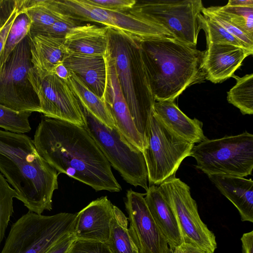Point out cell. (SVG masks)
<instances>
[{
	"label": "cell",
	"mask_w": 253,
	"mask_h": 253,
	"mask_svg": "<svg viewBox=\"0 0 253 253\" xmlns=\"http://www.w3.org/2000/svg\"><path fill=\"white\" fill-rule=\"evenodd\" d=\"M33 142L40 155L59 174L96 191L122 190L110 163L84 126L43 117Z\"/></svg>",
	"instance_id": "1"
},
{
	"label": "cell",
	"mask_w": 253,
	"mask_h": 253,
	"mask_svg": "<svg viewBox=\"0 0 253 253\" xmlns=\"http://www.w3.org/2000/svg\"><path fill=\"white\" fill-rule=\"evenodd\" d=\"M0 173L29 211L41 214L52 210L59 174L40 155L28 135L0 129Z\"/></svg>",
	"instance_id": "2"
},
{
	"label": "cell",
	"mask_w": 253,
	"mask_h": 253,
	"mask_svg": "<svg viewBox=\"0 0 253 253\" xmlns=\"http://www.w3.org/2000/svg\"><path fill=\"white\" fill-rule=\"evenodd\" d=\"M155 101H174L187 88L205 80V51L173 38H151L139 44Z\"/></svg>",
	"instance_id": "3"
},
{
	"label": "cell",
	"mask_w": 253,
	"mask_h": 253,
	"mask_svg": "<svg viewBox=\"0 0 253 253\" xmlns=\"http://www.w3.org/2000/svg\"><path fill=\"white\" fill-rule=\"evenodd\" d=\"M77 213L44 215L29 211L11 226L0 253H45L74 232Z\"/></svg>",
	"instance_id": "4"
},
{
	"label": "cell",
	"mask_w": 253,
	"mask_h": 253,
	"mask_svg": "<svg viewBox=\"0 0 253 253\" xmlns=\"http://www.w3.org/2000/svg\"><path fill=\"white\" fill-rule=\"evenodd\" d=\"M196 167L207 175L245 177L253 169V135L241 134L208 139L194 145L191 156Z\"/></svg>",
	"instance_id": "5"
},
{
	"label": "cell",
	"mask_w": 253,
	"mask_h": 253,
	"mask_svg": "<svg viewBox=\"0 0 253 253\" xmlns=\"http://www.w3.org/2000/svg\"><path fill=\"white\" fill-rule=\"evenodd\" d=\"M57 0L61 8L77 21L104 25L123 37L136 48H139L141 42L151 38H173L167 30L150 20L134 8L129 12H119L94 6L84 0Z\"/></svg>",
	"instance_id": "6"
},
{
	"label": "cell",
	"mask_w": 253,
	"mask_h": 253,
	"mask_svg": "<svg viewBox=\"0 0 253 253\" xmlns=\"http://www.w3.org/2000/svg\"><path fill=\"white\" fill-rule=\"evenodd\" d=\"M84 127L107 161L128 183L148 189V171L143 152L129 142L114 126L103 124L82 107Z\"/></svg>",
	"instance_id": "7"
},
{
	"label": "cell",
	"mask_w": 253,
	"mask_h": 253,
	"mask_svg": "<svg viewBox=\"0 0 253 253\" xmlns=\"http://www.w3.org/2000/svg\"><path fill=\"white\" fill-rule=\"evenodd\" d=\"M194 145L174 133L153 112L142 152L150 186L159 185L175 175L183 160L191 156Z\"/></svg>",
	"instance_id": "8"
},
{
	"label": "cell",
	"mask_w": 253,
	"mask_h": 253,
	"mask_svg": "<svg viewBox=\"0 0 253 253\" xmlns=\"http://www.w3.org/2000/svg\"><path fill=\"white\" fill-rule=\"evenodd\" d=\"M32 67L28 34L0 69V104L18 112L41 113L39 98L28 77Z\"/></svg>",
	"instance_id": "9"
},
{
	"label": "cell",
	"mask_w": 253,
	"mask_h": 253,
	"mask_svg": "<svg viewBox=\"0 0 253 253\" xmlns=\"http://www.w3.org/2000/svg\"><path fill=\"white\" fill-rule=\"evenodd\" d=\"M158 188L175 217L183 242L206 253H214L217 248L215 236L201 219L188 185L173 175Z\"/></svg>",
	"instance_id": "10"
},
{
	"label": "cell",
	"mask_w": 253,
	"mask_h": 253,
	"mask_svg": "<svg viewBox=\"0 0 253 253\" xmlns=\"http://www.w3.org/2000/svg\"><path fill=\"white\" fill-rule=\"evenodd\" d=\"M164 27L173 38L193 46L202 29L200 17L204 8L201 0H157L137 1L133 7Z\"/></svg>",
	"instance_id": "11"
},
{
	"label": "cell",
	"mask_w": 253,
	"mask_h": 253,
	"mask_svg": "<svg viewBox=\"0 0 253 253\" xmlns=\"http://www.w3.org/2000/svg\"><path fill=\"white\" fill-rule=\"evenodd\" d=\"M109 51L113 60L117 75L135 126L147 144L151 116L155 100L153 95L137 92L128 41L109 29Z\"/></svg>",
	"instance_id": "12"
},
{
	"label": "cell",
	"mask_w": 253,
	"mask_h": 253,
	"mask_svg": "<svg viewBox=\"0 0 253 253\" xmlns=\"http://www.w3.org/2000/svg\"><path fill=\"white\" fill-rule=\"evenodd\" d=\"M28 77L39 98L43 117L84 126L83 109L67 81L33 66Z\"/></svg>",
	"instance_id": "13"
},
{
	"label": "cell",
	"mask_w": 253,
	"mask_h": 253,
	"mask_svg": "<svg viewBox=\"0 0 253 253\" xmlns=\"http://www.w3.org/2000/svg\"><path fill=\"white\" fill-rule=\"evenodd\" d=\"M144 195L131 189L127 191L125 205L128 215L129 234L139 253H172L149 211Z\"/></svg>",
	"instance_id": "14"
},
{
	"label": "cell",
	"mask_w": 253,
	"mask_h": 253,
	"mask_svg": "<svg viewBox=\"0 0 253 253\" xmlns=\"http://www.w3.org/2000/svg\"><path fill=\"white\" fill-rule=\"evenodd\" d=\"M104 56L107 67V82L102 99L108 107L115 126L129 142L143 152L144 142L130 114L109 48Z\"/></svg>",
	"instance_id": "15"
},
{
	"label": "cell",
	"mask_w": 253,
	"mask_h": 253,
	"mask_svg": "<svg viewBox=\"0 0 253 253\" xmlns=\"http://www.w3.org/2000/svg\"><path fill=\"white\" fill-rule=\"evenodd\" d=\"M114 206L104 196L92 201L78 212L73 232L76 239L107 242Z\"/></svg>",
	"instance_id": "16"
},
{
	"label": "cell",
	"mask_w": 253,
	"mask_h": 253,
	"mask_svg": "<svg viewBox=\"0 0 253 253\" xmlns=\"http://www.w3.org/2000/svg\"><path fill=\"white\" fill-rule=\"evenodd\" d=\"M253 52L242 47L228 44L207 45L203 59L205 79L217 84L232 77L243 60Z\"/></svg>",
	"instance_id": "17"
},
{
	"label": "cell",
	"mask_w": 253,
	"mask_h": 253,
	"mask_svg": "<svg viewBox=\"0 0 253 253\" xmlns=\"http://www.w3.org/2000/svg\"><path fill=\"white\" fill-rule=\"evenodd\" d=\"M153 112L174 133L193 144L207 139L204 134L203 123L196 118L192 119L187 117L174 101H156Z\"/></svg>",
	"instance_id": "18"
},
{
	"label": "cell",
	"mask_w": 253,
	"mask_h": 253,
	"mask_svg": "<svg viewBox=\"0 0 253 253\" xmlns=\"http://www.w3.org/2000/svg\"><path fill=\"white\" fill-rule=\"evenodd\" d=\"M220 193L237 208L242 221L253 222V181L244 177L208 175Z\"/></svg>",
	"instance_id": "19"
},
{
	"label": "cell",
	"mask_w": 253,
	"mask_h": 253,
	"mask_svg": "<svg viewBox=\"0 0 253 253\" xmlns=\"http://www.w3.org/2000/svg\"><path fill=\"white\" fill-rule=\"evenodd\" d=\"M31 62L34 68L52 73L54 68L63 63L72 52L64 43V39L46 34L29 33Z\"/></svg>",
	"instance_id": "20"
},
{
	"label": "cell",
	"mask_w": 253,
	"mask_h": 253,
	"mask_svg": "<svg viewBox=\"0 0 253 253\" xmlns=\"http://www.w3.org/2000/svg\"><path fill=\"white\" fill-rule=\"evenodd\" d=\"M64 39L65 45L72 53L103 56L109 47V29L96 25H78Z\"/></svg>",
	"instance_id": "21"
},
{
	"label": "cell",
	"mask_w": 253,
	"mask_h": 253,
	"mask_svg": "<svg viewBox=\"0 0 253 253\" xmlns=\"http://www.w3.org/2000/svg\"><path fill=\"white\" fill-rule=\"evenodd\" d=\"M97 96L103 97L107 82L105 56L72 53L63 63Z\"/></svg>",
	"instance_id": "22"
},
{
	"label": "cell",
	"mask_w": 253,
	"mask_h": 253,
	"mask_svg": "<svg viewBox=\"0 0 253 253\" xmlns=\"http://www.w3.org/2000/svg\"><path fill=\"white\" fill-rule=\"evenodd\" d=\"M145 195L146 203L153 218L173 251L183 241L172 210L161 194L158 186H149Z\"/></svg>",
	"instance_id": "23"
},
{
	"label": "cell",
	"mask_w": 253,
	"mask_h": 253,
	"mask_svg": "<svg viewBox=\"0 0 253 253\" xmlns=\"http://www.w3.org/2000/svg\"><path fill=\"white\" fill-rule=\"evenodd\" d=\"M17 5L19 11L24 12L30 21L31 35L38 33L68 14L57 0H18Z\"/></svg>",
	"instance_id": "24"
},
{
	"label": "cell",
	"mask_w": 253,
	"mask_h": 253,
	"mask_svg": "<svg viewBox=\"0 0 253 253\" xmlns=\"http://www.w3.org/2000/svg\"><path fill=\"white\" fill-rule=\"evenodd\" d=\"M67 83L81 107L107 126H115L105 101L93 92L73 72L70 71Z\"/></svg>",
	"instance_id": "25"
},
{
	"label": "cell",
	"mask_w": 253,
	"mask_h": 253,
	"mask_svg": "<svg viewBox=\"0 0 253 253\" xmlns=\"http://www.w3.org/2000/svg\"><path fill=\"white\" fill-rule=\"evenodd\" d=\"M128 218L117 207L114 206L110 233L107 243L113 253H139L129 234Z\"/></svg>",
	"instance_id": "26"
},
{
	"label": "cell",
	"mask_w": 253,
	"mask_h": 253,
	"mask_svg": "<svg viewBox=\"0 0 253 253\" xmlns=\"http://www.w3.org/2000/svg\"><path fill=\"white\" fill-rule=\"evenodd\" d=\"M236 83L227 92L228 102L238 108L243 115L253 114V74L242 77L232 76Z\"/></svg>",
	"instance_id": "27"
},
{
	"label": "cell",
	"mask_w": 253,
	"mask_h": 253,
	"mask_svg": "<svg viewBox=\"0 0 253 253\" xmlns=\"http://www.w3.org/2000/svg\"><path fill=\"white\" fill-rule=\"evenodd\" d=\"M30 27V21L27 15L19 11L8 33L0 58V69L15 47L28 35Z\"/></svg>",
	"instance_id": "28"
},
{
	"label": "cell",
	"mask_w": 253,
	"mask_h": 253,
	"mask_svg": "<svg viewBox=\"0 0 253 253\" xmlns=\"http://www.w3.org/2000/svg\"><path fill=\"white\" fill-rule=\"evenodd\" d=\"M32 113L16 111L0 104V128L19 134L29 132L31 130L29 118Z\"/></svg>",
	"instance_id": "29"
},
{
	"label": "cell",
	"mask_w": 253,
	"mask_h": 253,
	"mask_svg": "<svg viewBox=\"0 0 253 253\" xmlns=\"http://www.w3.org/2000/svg\"><path fill=\"white\" fill-rule=\"evenodd\" d=\"M17 198L16 192L0 173V247L13 213V198Z\"/></svg>",
	"instance_id": "30"
},
{
	"label": "cell",
	"mask_w": 253,
	"mask_h": 253,
	"mask_svg": "<svg viewBox=\"0 0 253 253\" xmlns=\"http://www.w3.org/2000/svg\"><path fill=\"white\" fill-rule=\"evenodd\" d=\"M200 19L202 29L204 30L206 35L207 45L228 44L246 48L240 41L210 17L202 14L200 15Z\"/></svg>",
	"instance_id": "31"
},
{
	"label": "cell",
	"mask_w": 253,
	"mask_h": 253,
	"mask_svg": "<svg viewBox=\"0 0 253 253\" xmlns=\"http://www.w3.org/2000/svg\"><path fill=\"white\" fill-rule=\"evenodd\" d=\"M202 13L213 19L228 33L240 41L248 50L253 52V39L233 23L219 9L218 6L204 7Z\"/></svg>",
	"instance_id": "32"
},
{
	"label": "cell",
	"mask_w": 253,
	"mask_h": 253,
	"mask_svg": "<svg viewBox=\"0 0 253 253\" xmlns=\"http://www.w3.org/2000/svg\"><path fill=\"white\" fill-rule=\"evenodd\" d=\"M218 7L229 19L253 39V6H238L226 4Z\"/></svg>",
	"instance_id": "33"
},
{
	"label": "cell",
	"mask_w": 253,
	"mask_h": 253,
	"mask_svg": "<svg viewBox=\"0 0 253 253\" xmlns=\"http://www.w3.org/2000/svg\"><path fill=\"white\" fill-rule=\"evenodd\" d=\"M67 253H113L107 242L76 239Z\"/></svg>",
	"instance_id": "34"
},
{
	"label": "cell",
	"mask_w": 253,
	"mask_h": 253,
	"mask_svg": "<svg viewBox=\"0 0 253 253\" xmlns=\"http://www.w3.org/2000/svg\"><path fill=\"white\" fill-rule=\"evenodd\" d=\"M78 23L77 20L68 14L64 18L55 22L37 34H46L57 38H64L72 28L78 26Z\"/></svg>",
	"instance_id": "35"
},
{
	"label": "cell",
	"mask_w": 253,
	"mask_h": 253,
	"mask_svg": "<svg viewBox=\"0 0 253 253\" xmlns=\"http://www.w3.org/2000/svg\"><path fill=\"white\" fill-rule=\"evenodd\" d=\"M87 3L102 9L115 11L126 12L133 9L135 0H84Z\"/></svg>",
	"instance_id": "36"
},
{
	"label": "cell",
	"mask_w": 253,
	"mask_h": 253,
	"mask_svg": "<svg viewBox=\"0 0 253 253\" xmlns=\"http://www.w3.org/2000/svg\"><path fill=\"white\" fill-rule=\"evenodd\" d=\"M17 0H0V30L17 9Z\"/></svg>",
	"instance_id": "37"
},
{
	"label": "cell",
	"mask_w": 253,
	"mask_h": 253,
	"mask_svg": "<svg viewBox=\"0 0 253 253\" xmlns=\"http://www.w3.org/2000/svg\"><path fill=\"white\" fill-rule=\"evenodd\" d=\"M76 239L74 233H72L59 241L45 253H67Z\"/></svg>",
	"instance_id": "38"
},
{
	"label": "cell",
	"mask_w": 253,
	"mask_h": 253,
	"mask_svg": "<svg viewBox=\"0 0 253 253\" xmlns=\"http://www.w3.org/2000/svg\"><path fill=\"white\" fill-rule=\"evenodd\" d=\"M18 13L19 10L17 7V9L12 14L6 25L0 31V58L3 50L8 33Z\"/></svg>",
	"instance_id": "39"
},
{
	"label": "cell",
	"mask_w": 253,
	"mask_h": 253,
	"mask_svg": "<svg viewBox=\"0 0 253 253\" xmlns=\"http://www.w3.org/2000/svg\"><path fill=\"white\" fill-rule=\"evenodd\" d=\"M241 241L243 253H253V231L244 233Z\"/></svg>",
	"instance_id": "40"
},
{
	"label": "cell",
	"mask_w": 253,
	"mask_h": 253,
	"mask_svg": "<svg viewBox=\"0 0 253 253\" xmlns=\"http://www.w3.org/2000/svg\"><path fill=\"white\" fill-rule=\"evenodd\" d=\"M172 253H206L199 248L190 244L183 242L175 247Z\"/></svg>",
	"instance_id": "41"
},
{
	"label": "cell",
	"mask_w": 253,
	"mask_h": 253,
	"mask_svg": "<svg viewBox=\"0 0 253 253\" xmlns=\"http://www.w3.org/2000/svg\"><path fill=\"white\" fill-rule=\"evenodd\" d=\"M52 73L62 80L67 81L70 76V72L64 64L62 63L56 66Z\"/></svg>",
	"instance_id": "42"
},
{
	"label": "cell",
	"mask_w": 253,
	"mask_h": 253,
	"mask_svg": "<svg viewBox=\"0 0 253 253\" xmlns=\"http://www.w3.org/2000/svg\"><path fill=\"white\" fill-rule=\"evenodd\" d=\"M227 5L238 6H253V0H229L227 3Z\"/></svg>",
	"instance_id": "43"
},
{
	"label": "cell",
	"mask_w": 253,
	"mask_h": 253,
	"mask_svg": "<svg viewBox=\"0 0 253 253\" xmlns=\"http://www.w3.org/2000/svg\"><path fill=\"white\" fill-rule=\"evenodd\" d=\"M1 29H0V30H1Z\"/></svg>",
	"instance_id": "44"
}]
</instances>
